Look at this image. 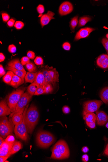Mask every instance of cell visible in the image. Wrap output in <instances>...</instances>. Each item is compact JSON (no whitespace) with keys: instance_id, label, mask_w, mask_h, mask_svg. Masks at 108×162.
Returning a JSON list of instances; mask_svg holds the SVG:
<instances>
[{"instance_id":"obj_8","label":"cell","mask_w":108,"mask_h":162,"mask_svg":"<svg viewBox=\"0 0 108 162\" xmlns=\"http://www.w3.org/2000/svg\"><path fill=\"white\" fill-rule=\"evenodd\" d=\"M103 102L101 100L88 101L85 102L83 105V115L89 112H94L98 110Z\"/></svg>"},{"instance_id":"obj_36","label":"cell","mask_w":108,"mask_h":162,"mask_svg":"<svg viewBox=\"0 0 108 162\" xmlns=\"http://www.w3.org/2000/svg\"><path fill=\"white\" fill-rule=\"evenodd\" d=\"M30 58L27 56L22 57L21 60V64L23 66L26 65L30 62Z\"/></svg>"},{"instance_id":"obj_22","label":"cell","mask_w":108,"mask_h":162,"mask_svg":"<svg viewBox=\"0 0 108 162\" xmlns=\"http://www.w3.org/2000/svg\"><path fill=\"white\" fill-rule=\"evenodd\" d=\"M22 84H23V83L21 78L14 74L9 85L15 88H17Z\"/></svg>"},{"instance_id":"obj_30","label":"cell","mask_w":108,"mask_h":162,"mask_svg":"<svg viewBox=\"0 0 108 162\" xmlns=\"http://www.w3.org/2000/svg\"><path fill=\"white\" fill-rule=\"evenodd\" d=\"M78 16H76L73 17L70 22V27L73 32L75 31V28H76L78 24Z\"/></svg>"},{"instance_id":"obj_6","label":"cell","mask_w":108,"mask_h":162,"mask_svg":"<svg viewBox=\"0 0 108 162\" xmlns=\"http://www.w3.org/2000/svg\"><path fill=\"white\" fill-rule=\"evenodd\" d=\"M28 105L24 110L23 112L24 118L23 120L21 123L15 126L14 132L16 137L21 139L22 140L27 141L28 140V135L26 126L25 122V114L28 109Z\"/></svg>"},{"instance_id":"obj_21","label":"cell","mask_w":108,"mask_h":162,"mask_svg":"<svg viewBox=\"0 0 108 162\" xmlns=\"http://www.w3.org/2000/svg\"><path fill=\"white\" fill-rule=\"evenodd\" d=\"M38 72H28L25 77V83H33L36 80L38 73Z\"/></svg>"},{"instance_id":"obj_7","label":"cell","mask_w":108,"mask_h":162,"mask_svg":"<svg viewBox=\"0 0 108 162\" xmlns=\"http://www.w3.org/2000/svg\"><path fill=\"white\" fill-rule=\"evenodd\" d=\"M32 96L28 92L24 93L17 103L15 110L13 113H11L9 118H11L15 113L19 112L23 113L25 109L31 100Z\"/></svg>"},{"instance_id":"obj_3","label":"cell","mask_w":108,"mask_h":162,"mask_svg":"<svg viewBox=\"0 0 108 162\" xmlns=\"http://www.w3.org/2000/svg\"><path fill=\"white\" fill-rule=\"evenodd\" d=\"M55 138L53 135L48 132L39 131L36 136L37 143L40 148H47L53 143Z\"/></svg>"},{"instance_id":"obj_10","label":"cell","mask_w":108,"mask_h":162,"mask_svg":"<svg viewBox=\"0 0 108 162\" xmlns=\"http://www.w3.org/2000/svg\"><path fill=\"white\" fill-rule=\"evenodd\" d=\"M95 29L93 28L86 27L81 29L77 32L75 35L74 40H78L84 38H87L92 32L95 31Z\"/></svg>"},{"instance_id":"obj_23","label":"cell","mask_w":108,"mask_h":162,"mask_svg":"<svg viewBox=\"0 0 108 162\" xmlns=\"http://www.w3.org/2000/svg\"><path fill=\"white\" fill-rule=\"evenodd\" d=\"M45 79L42 72L39 71L37 76L36 79L34 82L40 87L44 86Z\"/></svg>"},{"instance_id":"obj_48","label":"cell","mask_w":108,"mask_h":162,"mask_svg":"<svg viewBox=\"0 0 108 162\" xmlns=\"http://www.w3.org/2000/svg\"><path fill=\"white\" fill-rule=\"evenodd\" d=\"M89 157L87 154H84L82 157V161L84 162H87L89 161Z\"/></svg>"},{"instance_id":"obj_54","label":"cell","mask_w":108,"mask_h":162,"mask_svg":"<svg viewBox=\"0 0 108 162\" xmlns=\"http://www.w3.org/2000/svg\"><path fill=\"white\" fill-rule=\"evenodd\" d=\"M105 126H106V127L108 128V122L107 123V124H106V125H105Z\"/></svg>"},{"instance_id":"obj_26","label":"cell","mask_w":108,"mask_h":162,"mask_svg":"<svg viewBox=\"0 0 108 162\" xmlns=\"http://www.w3.org/2000/svg\"><path fill=\"white\" fill-rule=\"evenodd\" d=\"M22 148V144L20 141L15 142L10 152V155L11 156L17 153L21 150Z\"/></svg>"},{"instance_id":"obj_11","label":"cell","mask_w":108,"mask_h":162,"mask_svg":"<svg viewBox=\"0 0 108 162\" xmlns=\"http://www.w3.org/2000/svg\"><path fill=\"white\" fill-rule=\"evenodd\" d=\"M14 143H10L6 141L4 142L0 146V156H11L10 152Z\"/></svg>"},{"instance_id":"obj_29","label":"cell","mask_w":108,"mask_h":162,"mask_svg":"<svg viewBox=\"0 0 108 162\" xmlns=\"http://www.w3.org/2000/svg\"><path fill=\"white\" fill-rule=\"evenodd\" d=\"M92 19L89 16H84L80 17L78 22V28L85 26L89 22L91 21Z\"/></svg>"},{"instance_id":"obj_1","label":"cell","mask_w":108,"mask_h":162,"mask_svg":"<svg viewBox=\"0 0 108 162\" xmlns=\"http://www.w3.org/2000/svg\"><path fill=\"white\" fill-rule=\"evenodd\" d=\"M39 114L36 106L32 104L27 109L25 114V122L28 132L31 134L33 132L34 129L39 120Z\"/></svg>"},{"instance_id":"obj_27","label":"cell","mask_w":108,"mask_h":162,"mask_svg":"<svg viewBox=\"0 0 108 162\" xmlns=\"http://www.w3.org/2000/svg\"><path fill=\"white\" fill-rule=\"evenodd\" d=\"M14 73L11 71L9 70L3 77V80L5 83L9 84L11 81Z\"/></svg>"},{"instance_id":"obj_19","label":"cell","mask_w":108,"mask_h":162,"mask_svg":"<svg viewBox=\"0 0 108 162\" xmlns=\"http://www.w3.org/2000/svg\"><path fill=\"white\" fill-rule=\"evenodd\" d=\"M24 116L23 113L17 112L14 114L11 118L14 125L16 126L21 123L23 120Z\"/></svg>"},{"instance_id":"obj_17","label":"cell","mask_w":108,"mask_h":162,"mask_svg":"<svg viewBox=\"0 0 108 162\" xmlns=\"http://www.w3.org/2000/svg\"><path fill=\"white\" fill-rule=\"evenodd\" d=\"M5 68L7 70L11 71L15 75L21 78L22 80V83L23 84L25 82V77L27 73L26 71H23L17 70L15 69V68L9 67L8 66H7Z\"/></svg>"},{"instance_id":"obj_18","label":"cell","mask_w":108,"mask_h":162,"mask_svg":"<svg viewBox=\"0 0 108 162\" xmlns=\"http://www.w3.org/2000/svg\"><path fill=\"white\" fill-rule=\"evenodd\" d=\"M48 67L46 65L42 70V73L45 79L44 86L48 84H52L54 83L50 77L48 72Z\"/></svg>"},{"instance_id":"obj_24","label":"cell","mask_w":108,"mask_h":162,"mask_svg":"<svg viewBox=\"0 0 108 162\" xmlns=\"http://www.w3.org/2000/svg\"><path fill=\"white\" fill-rule=\"evenodd\" d=\"M100 97L103 102L108 104V87L104 88L101 90Z\"/></svg>"},{"instance_id":"obj_14","label":"cell","mask_w":108,"mask_h":162,"mask_svg":"<svg viewBox=\"0 0 108 162\" xmlns=\"http://www.w3.org/2000/svg\"><path fill=\"white\" fill-rule=\"evenodd\" d=\"M98 66L102 69L108 68V55L102 54L98 57L96 60Z\"/></svg>"},{"instance_id":"obj_40","label":"cell","mask_w":108,"mask_h":162,"mask_svg":"<svg viewBox=\"0 0 108 162\" xmlns=\"http://www.w3.org/2000/svg\"><path fill=\"white\" fill-rule=\"evenodd\" d=\"M27 56L29 57L30 59L33 60L35 59L36 55L35 53L33 51L29 50L27 52Z\"/></svg>"},{"instance_id":"obj_51","label":"cell","mask_w":108,"mask_h":162,"mask_svg":"<svg viewBox=\"0 0 108 162\" xmlns=\"http://www.w3.org/2000/svg\"><path fill=\"white\" fill-rule=\"evenodd\" d=\"M82 150L83 152L85 153H87L89 151V149L87 147L85 146L84 147H83L82 148Z\"/></svg>"},{"instance_id":"obj_39","label":"cell","mask_w":108,"mask_h":162,"mask_svg":"<svg viewBox=\"0 0 108 162\" xmlns=\"http://www.w3.org/2000/svg\"><path fill=\"white\" fill-rule=\"evenodd\" d=\"M8 50L10 53H15L17 51L16 47L14 44L10 45L8 48Z\"/></svg>"},{"instance_id":"obj_53","label":"cell","mask_w":108,"mask_h":162,"mask_svg":"<svg viewBox=\"0 0 108 162\" xmlns=\"http://www.w3.org/2000/svg\"><path fill=\"white\" fill-rule=\"evenodd\" d=\"M3 138L1 136H0V146L1 145L2 143L5 141V140H4Z\"/></svg>"},{"instance_id":"obj_16","label":"cell","mask_w":108,"mask_h":162,"mask_svg":"<svg viewBox=\"0 0 108 162\" xmlns=\"http://www.w3.org/2000/svg\"><path fill=\"white\" fill-rule=\"evenodd\" d=\"M7 66L15 68L17 70L25 71L23 65L21 64L19 59H15L11 60L9 61L7 64Z\"/></svg>"},{"instance_id":"obj_50","label":"cell","mask_w":108,"mask_h":162,"mask_svg":"<svg viewBox=\"0 0 108 162\" xmlns=\"http://www.w3.org/2000/svg\"><path fill=\"white\" fill-rule=\"evenodd\" d=\"M5 59V57L4 55L1 52L0 53V62H3Z\"/></svg>"},{"instance_id":"obj_12","label":"cell","mask_w":108,"mask_h":162,"mask_svg":"<svg viewBox=\"0 0 108 162\" xmlns=\"http://www.w3.org/2000/svg\"><path fill=\"white\" fill-rule=\"evenodd\" d=\"M97 124L100 126H103L108 120V116L104 111L97 110L96 111Z\"/></svg>"},{"instance_id":"obj_15","label":"cell","mask_w":108,"mask_h":162,"mask_svg":"<svg viewBox=\"0 0 108 162\" xmlns=\"http://www.w3.org/2000/svg\"><path fill=\"white\" fill-rule=\"evenodd\" d=\"M11 109L7 104L6 100H1L0 102V116H8L11 114Z\"/></svg>"},{"instance_id":"obj_47","label":"cell","mask_w":108,"mask_h":162,"mask_svg":"<svg viewBox=\"0 0 108 162\" xmlns=\"http://www.w3.org/2000/svg\"><path fill=\"white\" fill-rule=\"evenodd\" d=\"M62 110L64 113L67 114L70 113V109L68 107L66 106H65L62 108Z\"/></svg>"},{"instance_id":"obj_33","label":"cell","mask_w":108,"mask_h":162,"mask_svg":"<svg viewBox=\"0 0 108 162\" xmlns=\"http://www.w3.org/2000/svg\"><path fill=\"white\" fill-rule=\"evenodd\" d=\"M24 26V24L21 21H16L14 24V27L17 30H21L23 28Z\"/></svg>"},{"instance_id":"obj_32","label":"cell","mask_w":108,"mask_h":162,"mask_svg":"<svg viewBox=\"0 0 108 162\" xmlns=\"http://www.w3.org/2000/svg\"><path fill=\"white\" fill-rule=\"evenodd\" d=\"M45 93L44 94H48L51 93L53 90V88L51 84H48L45 85Z\"/></svg>"},{"instance_id":"obj_13","label":"cell","mask_w":108,"mask_h":162,"mask_svg":"<svg viewBox=\"0 0 108 162\" xmlns=\"http://www.w3.org/2000/svg\"><path fill=\"white\" fill-rule=\"evenodd\" d=\"M55 13L51 11H48L47 13L43 15L40 19V22L42 27L48 24L51 20L55 19L54 17Z\"/></svg>"},{"instance_id":"obj_34","label":"cell","mask_w":108,"mask_h":162,"mask_svg":"<svg viewBox=\"0 0 108 162\" xmlns=\"http://www.w3.org/2000/svg\"><path fill=\"white\" fill-rule=\"evenodd\" d=\"M45 86L43 87H40L38 88L34 95H38L42 94H44L45 93Z\"/></svg>"},{"instance_id":"obj_45","label":"cell","mask_w":108,"mask_h":162,"mask_svg":"<svg viewBox=\"0 0 108 162\" xmlns=\"http://www.w3.org/2000/svg\"><path fill=\"white\" fill-rule=\"evenodd\" d=\"M87 125L91 128H94L96 126V121L91 122H86Z\"/></svg>"},{"instance_id":"obj_55","label":"cell","mask_w":108,"mask_h":162,"mask_svg":"<svg viewBox=\"0 0 108 162\" xmlns=\"http://www.w3.org/2000/svg\"><path fill=\"white\" fill-rule=\"evenodd\" d=\"M106 37L107 38V39H108V33L106 35Z\"/></svg>"},{"instance_id":"obj_46","label":"cell","mask_w":108,"mask_h":162,"mask_svg":"<svg viewBox=\"0 0 108 162\" xmlns=\"http://www.w3.org/2000/svg\"><path fill=\"white\" fill-rule=\"evenodd\" d=\"M6 74V72L4 70L3 66L1 64L0 65V77H1Z\"/></svg>"},{"instance_id":"obj_41","label":"cell","mask_w":108,"mask_h":162,"mask_svg":"<svg viewBox=\"0 0 108 162\" xmlns=\"http://www.w3.org/2000/svg\"><path fill=\"white\" fill-rule=\"evenodd\" d=\"M37 10L39 14H42L45 11L44 6L41 4L39 5L37 7Z\"/></svg>"},{"instance_id":"obj_35","label":"cell","mask_w":108,"mask_h":162,"mask_svg":"<svg viewBox=\"0 0 108 162\" xmlns=\"http://www.w3.org/2000/svg\"><path fill=\"white\" fill-rule=\"evenodd\" d=\"M35 64L37 65H41L44 64V60L42 57L37 56L34 60Z\"/></svg>"},{"instance_id":"obj_20","label":"cell","mask_w":108,"mask_h":162,"mask_svg":"<svg viewBox=\"0 0 108 162\" xmlns=\"http://www.w3.org/2000/svg\"><path fill=\"white\" fill-rule=\"evenodd\" d=\"M48 72L50 77L54 83L58 82L59 74L56 69L52 67H48Z\"/></svg>"},{"instance_id":"obj_5","label":"cell","mask_w":108,"mask_h":162,"mask_svg":"<svg viewBox=\"0 0 108 162\" xmlns=\"http://www.w3.org/2000/svg\"><path fill=\"white\" fill-rule=\"evenodd\" d=\"M14 125L11 119H9L6 116L1 117L0 122L1 136L3 138H5L9 135L14 130Z\"/></svg>"},{"instance_id":"obj_52","label":"cell","mask_w":108,"mask_h":162,"mask_svg":"<svg viewBox=\"0 0 108 162\" xmlns=\"http://www.w3.org/2000/svg\"><path fill=\"white\" fill-rule=\"evenodd\" d=\"M105 155L108 156V143L107 144L104 152Z\"/></svg>"},{"instance_id":"obj_42","label":"cell","mask_w":108,"mask_h":162,"mask_svg":"<svg viewBox=\"0 0 108 162\" xmlns=\"http://www.w3.org/2000/svg\"><path fill=\"white\" fill-rule=\"evenodd\" d=\"M62 47L64 49L66 50H69L71 49V46L68 42H65L62 45Z\"/></svg>"},{"instance_id":"obj_4","label":"cell","mask_w":108,"mask_h":162,"mask_svg":"<svg viewBox=\"0 0 108 162\" xmlns=\"http://www.w3.org/2000/svg\"><path fill=\"white\" fill-rule=\"evenodd\" d=\"M26 89V87H19L10 93L7 97V102L11 110V113L14 112L17 103L23 94Z\"/></svg>"},{"instance_id":"obj_49","label":"cell","mask_w":108,"mask_h":162,"mask_svg":"<svg viewBox=\"0 0 108 162\" xmlns=\"http://www.w3.org/2000/svg\"><path fill=\"white\" fill-rule=\"evenodd\" d=\"M9 157L8 156H0V162H5Z\"/></svg>"},{"instance_id":"obj_44","label":"cell","mask_w":108,"mask_h":162,"mask_svg":"<svg viewBox=\"0 0 108 162\" xmlns=\"http://www.w3.org/2000/svg\"><path fill=\"white\" fill-rule=\"evenodd\" d=\"M15 22V20L13 19H10L9 21L7 22V26L9 27H12L14 26Z\"/></svg>"},{"instance_id":"obj_9","label":"cell","mask_w":108,"mask_h":162,"mask_svg":"<svg viewBox=\"0 0 108 162\" xmlns=\"http://www.w3.org/2000/svg\"><path fill=\"white\" fill-rule=\"evenodd\" d=\"M74 7L72 5L69 1L63 2L59 7V12L61 16H65L72 12Z\"/></svg>"},{"instance_id":"obj_38","label":"cell","mask_w":108,"mask_h":162,"mask_svg":"<svg viewBox=\"0 0 108 162\" xmlns=\"http://www.w3.org/2000/svg\"><path fill=\"white\" fill-rule=\"evenodd\" d=\"M2 19L4 22H6L9 20L10 16L6 13L3 12L1 14Z\"/></svg>"},{"instance_id":"obj_37","label":"cell","mask_w":108,"mask_h":162,"mask_svg":"<svg viewBox=\"0 0 108 162\" xmlns=\"http://www.w3.org/2000/svg\"><path fill=\"white\" fill-rule=\"evenodd\" d=\"M101 42L103 46L106 50L108 55V39L106 38H104L102 40Z\"/></svg>"},{"instance_id":"obj_25","label":"cell","mask_w":108,"mask_h":162,"mask_svg":"<svg viewBox=\"0 0 108 162\" xmlns=\"http://www.w3.org/2000/svg\"><path fill=\"white\" fill-rule=\"evenodd\" d=\"M84 119L86 121V122H93L96 121L97 116L93 112H89L87 113L84 116Z\"/></svg>"},{"instance_id":"obj_2","label":"cell","mask_w":108,"mask_h":162,"mask_svg":"<svg viewBox=\"0 0 108 162\" xmlns=\"http://www.w3.org/2000/svg\"><path fill=\"white\" fill-rule=\"evenodd\" d=\"M69 149L66 142L62 140L58 141L52 148L51 158L62 160L69 158Z\"/></svg>"},{"instance_id":"obj_43","label":"cell","mask_w":108,"mask_h":162,"mask_svg":"<svg viewBox=\"0 0 108 162\" xmlns=\"http://www.w3.org/2000/svg\"><path fill=\"white\" fill-rule=\"evenodd\" d=\"M15 138L13 136L9 135L7 136V137L5 139V141L8 142L12 143H14L15 142Z\"/></svg>"},{"instance_id":"obj_28","label":"cell","mask_w":108,"mask_h":162,"mask_svg":"<svg viewBox=\"0 0 108 162\" xmlns=\"http://www.w3.org/2000/svg\"><path fill=\"white\" fill-rule=\"evenodd\" d=\"M39 87V85L34 82L27 87V92L32 96L34 95L35 93Z\"/></svg>"},{"instance_id":"obj_31","label":"cell","mask_w":108,"mask_h":162,"mask_svg":"<svg viewBox=\"0 0 108 162\" xmlns=\"http://www.w3.org/2000/svg\"><path fill=\"white\" fill-rule=\"evenodd\" d=\"M26 69L30 72H36L37 71V68L36 65L33 62H30L25 65Z\"/></svg>"}]
</instances>
